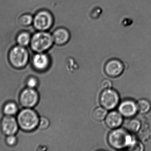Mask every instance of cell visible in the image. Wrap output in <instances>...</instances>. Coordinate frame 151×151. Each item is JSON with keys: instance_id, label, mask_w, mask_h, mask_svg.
Returning <instances> with one entry per match:
<instances>
[{"instance_id": "obj_1", "label": "cell", "mask_w": 151, "mask_h": 151, "mask_svg": "<svg viewBox=\"0 0 151 151\" xmlns=\"http://www.w3.org/2000/svg\"><path fill=\"white\" fill-rule=\"evenodd\" d=\"M66 6L76 10L83 12L101 10L108 11L114 9L119 0H58Z\"/></svg>"}, {"instance_id": "obj_2", "label": "cell", "mask_w": 151, "mask_h": 151, "mask_svg": "<svg viewBox=\"0 0 151 151\" xmlns=\"http://www.w3.org/2000/svg\"><path fill=\"white\" fill-rule=\"evenodd\" d=\"M135 140L127 130L122 128L114 129L108 137L109 144L114 149L118 150L128 149Z\"/></svg>"}, {"instance_id": "obj_3", "label": "cell", "mask_w": 151, "mask_h": 151, "mask_svg": "<svg viewBox=\"0 0 151 151\" xmlns=\"http://www.w3.org/2000/svg\"><path fill=\"white\" fill-rule=\"evenodd\" d=\"M31 47L36 53L46 52L54 44L52 34L48 31H38L34 34L31 39Z\"/></svg>"}, {"instance_id": "obj_4", "label": "cell", "mask_w": 151, "mask_h": 151, "mask_svg": "<svg viewBox=\"0 0 151 151\" xmlns=\"http://www.w3.org/2000/svg\"><path fill=\"white\" fill-rule=\"evenodd\" d=\"M19 127L26 131L34 130L39 126L40 118L35 111L26 108L19 113L17 118Z\"/></svg>"}, {"instance_id": "obj_5", "label": "cell", "mask_w": 151, "mask_h": 151, "mask_svg": "<svg viewBox=\"0 0 151 151\" xmlns=\"http://www.w3.org/2000/svg\"><path fill=\"white\" fill-rule=\"evenodd\" d=\"M52 14L47 10L39 11L34 17L33 25L38 31H48L54 24Z\"/></svg>"}, {"instance_id": "obj_6", "label": "cell", "mask_w": 151, "mask_h": 151, "mask_svg": "<svg viewBox=\"0 0 151 151\" xmlns=\"http://www.w3.org/2000/svg\"><path fill=\"white\" fill-rule=\"evenodd\" d=\"M9 59L12 66L17 68H23L28 63L29 54L23 46H16L11 50Z\"/></svg>"}, {"instance_id": "obj_7", "label": "cell", "mask_w": 151, "mask_h": 151, "mask_svg": "<svg viewBox=\"0 0 151 151\" xmlns=\"http://www.w3.org/2000/svg\"><path fill=\"white\" fill-rule=\"evenodd\" d=\"M119 95L118 92L111 88L104 90L100 95V104L107 110L114 109L119 105Z\"/></svg>"}, {"instance_id": "obj_8", "label": "cell", "mask_w": 151, "mask_h": 151, "mask_svg": "<svg viewBox=\"0 0 151 151\" xmlns=\"http://www.w3.org/2000/svg\"><path fill=\"white\" fill-rule=\"evenodd\" d=\"M39 96L35 89L27 88L20 95L19 101L21 105L25 108H32L38 103Z\"/></svg>"}, {"instance_id": "obj_9", "label": "cell", "mask_w": 151, "mask_h": 151, "mask_svg": "<svg viewBox=\"0 0 151 151\" xmlns=\"http://www.w3.org/2000/svg\"><path fill=\"white\" fill-rule=\"evenodd\" d=\"M124 69V65L120 60L112 59L106 63L104 70L107 75L114 78L120 76L123 72Z\"/></svg>"}, {"instance_id": "obj_10", "label": "cell", "mask_w": 151, "mask_h": 151, "mask_svg": "<svg viewBox=\"0 0 151 151\" xmlns=\"http://www.w3.org/2000/svg\"><path fill=\"white\" fill-rule=\"evenodd\" d=\"M19 126L17 120L12 116L6 115L1 122L2 131L7 136L15 135L18 130Z\"/></svg>"}, {"instance_id": "obj_11", "label": "cell", "mask_w": 151, "mask_h": 151, "mask_svg": "<svg viewBox=\"0 0 151 151\" xmlns=\"http://www.w3.org/2000/svg\"><path fill=\"white\" fill-rule=\"evenodd\" d=\"M50 64V56L45 52L37 53L33 57V66L37 71H45L48 69Z\"/></svg>"}, {"instance_id": "obj_12", "label": "cell", "mask_w": 151, "mask_h": 151, "mask_svg": "<svg viewBox=\"0 0 151 151\" xmlns=\"http://www.w3.org/2000/svg\"><path fill=\"white\" fill-rule=\"evenodd\" d=\"M119 112L123 117L132 118L138 112L137 104L133 100H125L119 105Z\"/></svg>"}, {"instance_id": "obj_13", "label": "cell", "mask_w": 151, "mask_h": 151, "mask_svg": "<svg viewBox=\"0 0 151 151\" xmlns=\"http://www.w3.org/2000/svg\"><path fill=\"white\" fill-rule=\"evenodd\" d=\"M123 121V116L116 111H112L108 113L105 118L106 126L112 129L119 128L122 125Z\"/></svg>"}, {"instance_id": "obj_14", "label": "cell", "mask_w": 151, "mask_h": 151, "mask_svg": "<svg viewBox=\"0 0 151 151\" xmlns=\"http://www.w3.org/2000/svg\"><path fill=\"white\" fill-rule=\"evenodd\" d=\"M54 43L58 45L66 44L70 39V33L66 28L60 27L56 29L52 33Z\"/></svg>"}, {"instance_id": "obj_15", "label": "cell", "mask_w": 151, "mask_h": 151, "mask_svg": "<svg viewBox=\"0 0 151 151\" xmlns=\"http://www.w3.org/2000/svg\"><path fill=\"white\" fill-rule=\"evenodd\" d=\"M107 114L108 112L106 109L103 107H99L94 110L92 116L96 120L101 121L105 119Z\"/></svg>"}, {"instance_id": "obj_16", "label": "cell", "mask_w": 151, "mask_h": 151, "mask_svg": "<svg viewBox=\"0 0 151 151\" xmlns=\"http://www.w3.org/2000/svg\"><path fill=\"white\" fill-rule=\"evenodd\" d=\"M138 112L142 114L147 113L150 111V103L145 99H141L137 103Z\"/></svg>"}, {"instance_id": "obj_17", "label": "cell", "mask_w": 151, "mask_h": 151, "mask_svg": "<svg viewBox=\"0 0 151 151\" xmlns=\"http://www.w3.org/2000/svg\"><path fill=\"white\" fill-rule=\"evenodd\" d=\"M18 108L17 105L13 102H9L4 105L3 112L7 116H13L18 112Z\"/></svg>"}, {"instance_id": "obj_18", "label": "cell", "mask_w": 151, "mask_h": 151, "mask_svg": "<svg viewBox=\"0 0 151 151\" xmlns=\"http://www.w3.org/2000/svg\"><path fill=\"white\" fill-rule=\"evenodd\" d=\"M31 35L29 33L23 32L19 35L17 40L20 46L24 47L27 46L31 43Z\"/></svg>"}, {"instance_id": "obj_19", "label": "cell", "mask_w": 151, "mask_h": 151, "mask_svg": "<svg viewBox=\"0 0 151 151\" xmlns=\"http://www.w3.org/2000/svg\"><path fill=\"white\" fill-rule=\"evenodd\" d=\"M141 123L138 120L133 119L128 122L127 128L128 130L131 133H136L140 130Z\"/></svg>"}, {"instance_id": "obj_20", "label": "cell", "mask_w": 151, "mask_h": 151, "mask_svg": "<svg viewBox=\"0 0 151 151\" xmlns=\"http://www.w3.org/2000/svg\"><path fill=\"white\" fill-rule=\"evenodd\" d=\"M34 17L30 14H25L19 19V23L24 26L31 25L33 23Z\"/></svg>"}, {"instance_id": "obj_21", "label": "cell", "mask_w": 151, "mask_h": 151, "mask_svg": "<svg viewBox=\"0 0 151 151\" xmlns=\"http://www.w3.org/2000/svg\"><path fill=\"white\" fill-rule=\"evenodd\" d=\"M128 150L132 151H142L144 150V147L142 144L135 140Z\"/></svg>"}, {"instance_id": "obj_22", "label": "cell", "mask_w": 151, "mask_h": 151, "mask_svg": "<svg viewBox=\"0 0 151 151\" xmlns=\"http://www.w3.org/2000/svg\"><path fill=\"white\" fill-rule=\"evenodd\" d=\"M50 125L49 120L45 117H42L40 119L39 126L40 129H45L47 128Z\"/></svg>"}, {"instance_id": "obj_23", "label": "cell", "mask_w": 151, "mask_h": 151, "mask_svg": "<svg viewBox=\"0 0 151 151\" xmlns=\"http://www.w3.org/2000/svg\"><path fill=\"white\" fill-rule=\"evenodd\" d=\"M38 84V80L35 77H30L27 82V87L30 88L34 89Z\"/></svg>"}, {"instance_id": "obj_24", "label": "cell", "mask_w": 151, "mask_h": 151, "mask_svg": "<svg viewBox=\"0 0 151 151\" xmlns=\"http://www.w3.org/2000/svg\"><path fill=\"white\" fill-rule=\"evenodd\" d=\"M6 143L9 146H13L17 142V138L14 135L8 136L6 138Z\"/></svg>"}, {"instance_id": "obj_25", "label": "cell", "mask_w": 151, "mask_h": 151, "mask_svg": "<svg viewBox=\"0 0 151 151\" xmlns=\"http://www.w3.org/2000/svg\"><path fill=\"white\" fill-rule=\"evenodd\" d=\"M112 84L110 80L105 79L102 81L101 83V87L104 90L108 89L111 88Z\"/></svg>"}]
</instances>
